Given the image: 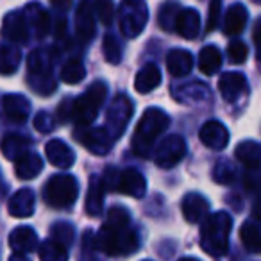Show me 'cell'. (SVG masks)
<instances>
[{"label":"cell","mask_w":261,"mask_h":261,"mask_svg":"<svg viewBox=\"0 0 261 261\" xmlns=\"http://www.w3.org/2000/svg\"><path fill=\"white\" fill-rule=\"evenodd\" d=\"M45 154H47V160L58 168H70L75 161V154L61 140H50L45 145Z\"/></svg>","instance_id":"cell-22"},{"label":"cell","mask_w":261,"mask_h":261,"mask_svg":"<svg viewBox=\"0 0 261 261\" xmlns=\"http://www.w3.org/2000/svg\"><path fill=\"white\" fill-rule=\"evenodd\" d=\"M23 18H25L27 25L33 27V31L36 33L38 38H45L50 33V16L38 2H31V4L25 6Z\"/></svg>","instance_id":"cell-18"},{"label":"cell","mask_w":261,"mask_h":261,"mask_svg":"<svg viewBox=\"0 0 261 261\" xmlns=\"http://www.w3.org/2000/svg\"><path fill=\"white\" fill-rule=\"evenodd\" d=\"M170 125L168 115L160 108H149L136 123L135 136H133V152L140 158H147L152 152L156 140L163 135Z\"/></svg>","instance_id":"cell-1"},{"label":"cell","mask_w":261,"mask_h":261,"mask_svg":"<svg viewBox=\"0 0 261 261\" xmlns=\"http://www.w3.org/2000/svg\"><path fill=\"white\" fill-rule=\"evenodd\" d=\"M240 240H242L243 247L249 252L259 254L261 250V238H259V227L254 222H245L240 229Z\"/></svg>","instance_id":"cell-34"},{"label":"cell","mask_w":261,"mask_h":261,"mask_svg":"<svg viewBox=\"0 0 261 261\" xmlns=\"http://www.w3.org/2000/svg\"><path fill=\"white\" fill-rule=\"evenodd\" d=\"M9 247H11L15 254H23V256L36 250L38 247L36 231L33 227H27V225L13 229V232L9 234Z\"/></svg>","instance_id":"cell-19"},{"label":"cell","mask_w":261,"mask_h":261,"mask_svg":"<svg viewBox=\"0 0 261 261\" xmlns=\"http://www.w3.org/2000/svg\"><path fill=\"white\" fill-rule=\"evenodd\" d=\"M174 97L181 102H197L210 97V90L202 83H192L186 84V86H179L174 91Z\"/></svg>","instance_id":"cell-33"},{"label":"cell","mask_w":261,"mask_h":261,"mask_svg":"<svg viewBox=\"0 0 261 261\" xmlns=\"http://www.w3.org/2000/svg\"><path fill=\"white\" fill-rule=\"evenodd\" d=\"M43 197L47 200L48 206L61 210V207H68L79 197V185L72 175L59 174L52 175L47 181L43 190Z\"/></svg>","instance_id":"cell-6"},{"label":"cell","mask_w":261,"mask_h":261,"mask_svg":"<svg viewBox=\"0 0 261 261\" xmlns=\"http://www.w3.org/2000/svg\"><path fill=\"white\" fill-rule=\"evenodd\" d=\"M199 138L207 149L211 150H224L229 143V130L218 120H210L200 127Z\"/></svg>","instance_id":"cell-12"},{"label":"cell","mask_w":261,"mask_h":261,"mask_svg":"<svg viewBox=\"0 0 261 261\" xmlns=\"http://www.w3.org/2000/svg\"><path fill=\"white\" fill-rule=\"evenodd\" d=\"M41 170H43V160L34 152L23 154L20 160L15 161L16 177L22 179V181H29V179L38 177L41 174Z\"/></svg>","instance_id":"cell-23"},{"label":"cell","mask_w":261,"mask_h":261,"mask_svg":"<svg viewBox=\"0 0 261 261\" xmlns=\"http://www.w3.org/2000/svg\"><path fill=\"white\" fill-rule=\"evenodd\" d=\"M236 160L240 161V163H243L247 168H250V170H257V167H259V161H261V156H259V145H257V142H252V140H249V142H242L238 147H236Z\"/></svg>","instance_id":"cell-30"},{"label":"cell","mask_w":261,"mask_h":261,"mask_svg":"<svg viewBox=\"0 0 261 261\" xmlns=\"http://www.w3.org/2000/svg\"><path fill=\"white\" fill-rule=\"evenodd\" d=\"M147 22H149V9L142 0H123L118 9V23L123 36H140Z\"/></svg>","instance_id":"cell-7"},{"label":"cell","mask_w":261,"mask_h":261,"mask_svg":"<svg viewBox=\"0 0 261 261\" xmlns=\"http://www.w3.org/2000/svg\"><path fill=\"white\" fill-rule=\"evenodd\" d=\"M167 68L174 77L188 75L193 68L192 54L188 50H182V48H174L167 56Z\"/></svg>","instance_id":"cell-24"},{"label":"cell","mask_w":261,"mask_h":261,"mask_svg":"<svg viewBox=\"0 0 261 261\" xmlns=\"http://www.w3.org/2000/svg\"><path fill=\"white\" fill-rule=\"evenodd\" d=\"M254 2H256V4H257V2H259V0H254Z\"/></svg>","instance_id":"cell-48"},{"label":"cell","mask_w":261,"mask_h":261,"mask_svg":"<svg viewBox=\"0 0 261 261\" xmlns=\"http://www.w3.org/2000/svg\"><path fill=\"white\" fill-rule=\"evenodd\" d=\"M179 36L185 40H195L200 33V15L195 9H179L177 18H175V27Z\"/></svg>","instance_id":"cell-20"},{"label":"cell","mask_w":261,"mask_h":261,"mask_svg":"<svg viewBox=\"0 0 261 261\" xmlns=\"http://www.w3.org/2000/svg\"><path fill=\"white\" fill-rule=\"evenodd\" d=\"M133 113H135V104L130 102V98L127 95L115 97V100L111 102V106L108 109V125H106V129H108L113 140H118L123 135Z\"/></svg>","instance_id":"cell-9"},{"label":"cell","mask_w":261,"mask_h":261,"mask_svg":"<svg viewBox=\"0 0 261 261\" xmlns=\"http://www.w3.org/2000/svg\"><path fill=\"white\" fill-rule=\"evenodd\" d=\"M73 138L86 150L95 154V156H106L111 150L113 142H115L106 127H90V125H81L73 133Z\"/></svg>","instance_id":"cell-8"},{"label":"cell","mask_w":261,"mask_h":261,"mask_svg":"<svg viewBox=\"0 0 261 261\" xmlns=\"http://www.w3.org/2000/svg\"><path fill=\"white\" fill-rule=\"evenodd\" d=\"M95 245L106 256H130V254L140 249V238L136 234V231L129 229V225H125V227L102 225L100 232L95 238Z\"/></svg>","instance_id":"cell-3"},{"label":"cell","mask_w":261,"mask_h":261,"mask_svg":"<svg viewBox=\"0 0 261 261\" xmlns=\"http://www.w3.org/2000/svg\"><path fill=\"white\" fill-rule=\"evenodd\" d=\"M2 109L4 115L8 116L11 122L23 123L31 116V104L23 95L18 93H9L2 98Z\"/></svg>","instance_id":"cell-16"},{"label":"cell","mask_w":261,"mask_h":261,"mask_svg":"<svg viewBox=\"0 0 261 261\" xmlns=\"http://www.w3.org/2000/svg\"><path fill=\"white\" fill-rule=\"evenodd\" d=\"M102 50H104V58L111 65H118L122 61V47H120L118 40L113 34H108L102 41Z\"/></svg>","instance_id":"cell-36"},{"label":"cell","mask_w":261,"mask_h":261,"mask_svg":"<svg viewBox=\"0 0 261 261\" xmlns=\"http://www.w3.org/2000/svg\"><path fill=\"white\" fill-rule=\"evenodd\" d=\"M38 249V256L43 261H63L68 257V250H66V245H63L61 242L50 238L47 242H43Z\"/></svg>","instance_id":"cell-32"},{"label":"cell","mask_w":261,"mask_h":261,"mask_svg":"<svg viewBox=\"0 0 261 261\" xmlns=\"http://www.w3.org/2000/svg\"><path fill=\"white\" fill-rule=\"evenodd\" d=\"M161 84V72L154 63L145 65L138 73H136L135 79V90L138 93H150L154 88H158Z\"/></svg>","instance_id":"cell-27"},{"label":"cell","mask_w":261,"mask_h":261,"mask_svg":"<svg viewBox=\"0 0 261 261\" xmlns=\"http://www.w3.org/2000/svg\"><path fill=\"white\" fill-rule=\"evenodd\" d=\"M213 179L220 185H227L234 179V167L227 160H222L215 165L213 168Z\"/></svg>","instance_id":"cell-39"},{"label":"cell","mask_w":261,"mask_h":261,"mask_svg":"<svg viewBox=\"0 0 261 261\" xmlns=\"http://www.w3.org/2000/svg\"><path fill=\"white\" fill-rule=\"evenodd\" d=\"M218 90H220V95L224 100L234 102L247 90V79L240 72H227L218 81Z\"/></svg>","instance_id":"cell-17"},{"label":"cell","mask_w":261,"mask_h":261,"mask_svg":"<svg viewBox=\"0 0 261 261\" xmlns=\"http://www.w3.org/2000/svg\"><path fill=\"white\" fill-rule=\"evenodd\" d=\"M75 34L81 41H90L95 36V11L90 0H81L75 11Z\"/></svg>","instance_id":"cell-14"},{"label":"cell","mask_w":261,"mask_h":261,"mask_svg":"<svg viewBox=\"0 0 261 261\" xmlns=\"http://www.w3.org/2000/svg\"><path fill=\"white\" fill-rule=\"evenodd\" d=\"M72 2L73 0H50L52 8L58 9V11H68L72 8Z\"/></svg>","instance_id":"cell-46"},{"label":"cell","mask_w":261,"mask_h":261,"mask_svg":"<svg viewBox=\"0 0 261 261\" xmlns=\"http://www.w3.org/2000/svg\"><path fill=\"white\" fill-rule=\"evenodd\" d=\"M2 36L13 43H27L29 40V25H27L23 13L11 11L2 20Z\"/></svg>","instance_id":"cell-13"},{"label":"cell","mask_w":261,"mask_h":261,"mask_svg":"<svg viewBox=\"0 0 261 261\" xmlns=\"http://www.w3.org/2000/svg\"><path fill=\"white\" fill-rule=\"evenodd\" d=\"M179 9L181 8H179L177 2H167V4L160 9V25L163 27L165 31H168V33L174 31Z\"/></svg>","instance_id":"cell-37"},{"label":"cell","mask_w":261,"mask_h":261,"mask_svg":"<svg viewBox=\"0 0 261 261\" xmlns=\"http://www.w3.org/2000/svg\"><path fill=\"white\" fill-rule=\"evenodd\" d=\"M129 222H130V215L125 207L116 206L108 211L106 225H109V227H125V225H129Z\"/></svg>","instance_id":"cell-38"},{"label":"cell","mask_w":261,"mask_h":261,"mask_svg":"<svg viewBox=\"0 0 261 261\" xmlns=\"http://www.w3.org/2000/svg\"><path fill=\"white\" fill-rule=\"evenodd\" d=\"M108 95V86L102 81H95L93 84H90L86 91L83 95L72 100L70 106V118L77 123V125H90L93 123V120L97 118L98 111H100L102 104L106 100Z\"/></svg>","instance_id":"cell-4"},{"label":"cell","mask_w":261,"mask_h":261,"mask_svg":"<svg viewBox=\"0 0 261 261\" xmlns=\"http://www.w3.org/2000/svg\"><path fill=\"white\" fill-rule=\"evenodd\" d=\"M222 66V54L215 45H207L199 54V70L204 75H213Z\"/></svg>","instance_id":"cell-29"},{"label":"cell","mask_w":261,"mask_h":261,"mask_svg":"<svg viewBox=\"0 0 261 261\" xmlns=\"http://www.w3.org/2000/svg\"><path fill=\"white\" fill-rule=\"evenodd\" d=\"M181 211L186 222H190V224H199V222H202L204 218L207 217V213H210V204H207V200L204 199L202 195H199V193H188V195H185V199H182Z\"/></svg>","instance_id":"cell-15"},{"label":"cell","mask_w":261,"mask_h":261,"mask_svg":"<svg viewBox=\"0 0 261 261\" xmlns=\"http://www.w3.org/2000/svg\"><path fill=\"white\" fill-rule=\"evenodd\" d=\"M227 56L229 59H231V63H234V65H240V63H243L247 59V56H249V47H247L243 41H232L231 45L227 47Z\"/></svg>","instance_id":"cell-43"},{"label":"cell","mask_w":261,"mask_h":261,"mask_svg":"<svg viewBox=\"0 0 261 261\" xmlns=\"http://www.w3.org/2000/svg\"><path fill=\"white\" fill-rule=\"evenodd\" d=\"M115 192L135 197V199H142L147 192L145 177H143L142 172H138L136 168H125V170L118 172Z\"/></svg>","instance_id":"cell-11"},{"label":"cell","mask_w":261,"mask_h":261,"mask_svg":"<svg viewBox=\"0 0 261 261\" xmlns=\"http://www.w3.org/2000/svg\"><path fill=\"white\" fill-rule=\"evenodd\" d=\"M66 36V22L65 20H59L58 23H56V38H65Z\"/></svg>","instance_id":"cell-47"},{"label":"cell","mask_w":261,"mask_h":261,"mask_svg":"<svg viewBox=\"0 0 261 261\" xmlns=\"http://www.w3.org/2000/svg\"><path fill=\"white\" fill-rule=\"evenodd\" d=\"M232 218L225 211H218L207 217L200 227V249L211 257H222L229 250Z\"/></svg>","instance_id":"cell-2"},{"label":"cell","mask_w":261,"mask_h":261,"mask_svg":"<svg viewBox=\"0 0 261 261\" xmlns=\"http://www.w3.org/2000/svg\"><path fill=\"white\" fill-rule=\"evenodd\" d=\"M218 16H220V0H211L210 13H207V25H206L207 33L218 25Z\"/></svg>","instance_id":"cell-44"},{"label":"cell","mask_w":261,"mask_h":261,"mask_svg":"<svg viewBox=\"0 0 261 261\" xmlns=\"http://www.w3.org/2000/svg\"><path fill=\"white\" fill-rule=\"evenodd\" d=\"M86 77V68H84L81 59H70L63 65L61 81L66 84H77Z\"/></svg>","instance_id":"cell-35"},{"label":"cell","mask_w":261,"mask_h":261,"mask_svg":"<svg viewBox=\"0 0 261 261\" xmlns=\"http://www.w3.org/2000/svg\"><path fill=\"white\" fill-rule=\"evenodd\" d=\"M52 65H54V52L48 48H38L27 59L29 83L40 95H50L56 90Z\"/></svg>","instance_id":"cell-5"},{"label":"cell","mask_w":261,"mask_h":261,"mask_svg":"<svg viewBox=\"0 0 261 261\" xmlns=\"http://www.w3.org/2000/svg\"><path fill=\"white\" fill-rule=\"evenodd\" d=\"M95 15L104 25H109L115 16V8H113V0H97L95 2Z\"/></svg>","instance_id":"cell-41"},{"label":"cell","mask_w":261,"mask_h":261,"mask_svg":"<svg viewBox=\"0 0 261 261\" xmlns=\"http://www.w3.org/2000/svg\"><path fill=\"white\" fill-rule=\"evenodd\" d=\"M186 156V142L182 136L179 135H170L158 145L156 156L154 161L160 168H174L175 165H179V161Z\"/></svg>","instance_id":"cell-10"},{"label":"cell","mask_w":261,"mask_h":261,"mask_svg":"<svg viewBox=\"0 0 261 261\" xmlns=\"http://www.w3.org/2000/svg\"><path fill=\"white\" fill-rule=\"evenodd\" d=\"M31 140L25 136L20 135H8L4 136L2 143H0V150H2V156L9 161H16L23 156V154L29 152Z\"/></svg>","instance_id":"cell-25"},{"label":"cell","mask_w":261,"mask_h":261,"mask_svg":"<svg viewBox=\"0 0 261 261\" xmlns=\"http://www.w3.org/2000/svg\"><path fill=\"white\" fill-rule=\"evenodd\" d=\"M104 182L98 175H93L88 186V195H86V213L90 217H98L104 207Z\"/></svg>","instance_id":"cell-26"},{"label":"cell","mask_w":261,"mask_h":261,"mask_svg":"<svg viewBox=\"0 0 261 261\" xmlns=\"http://www.w3.org/2000/svg\"><path fill=\"white\" fill-rule=\"evenodd\" d=\"M249 18V13L242 4H232L224 18V34L225 36H236L243 31Z\"/></svg>","instance_id":"cell-28"},{"label":"cell","mask_w":261,"mask_h":261,"mask_svg":"<svg viewBox=\"0 0 261 261\" xmlns=\"http://www.w3.org/2000/svg\"><path fill=\"white\" fill-rule=\"evenodd\" d=\"M50 232H52V238L58 240V242H61L63 245H66V247L73 242V227L70 224L58 222V224L52 225Z\"/></svg>","instance_id":"cell-40"},{"label":"cell","mask_w":261,"mask_h":261,"mask_svg":"<svg viewBox=\"0 0 261 261\" xmlns=\"http://www.w3.org/2000/svg\"><path fill=\"white\" fill-rule=\"evenodd\" d=\"M56 127V122L54 118H52L50 113L47 111H38L36 116H34V129L38 130V133H43V135H48V133H52Z\"/></svg>","instance_id":"cell-42"},{"label":"cell","mask_w":261,"mask_h":261,"mask_svg":"<svg viewBox=\"0 0 261 261\" xmlns=\"http://www.w3.org/2000/svg\"><path fill=\"white\" fill-rule=\"evenodd\" d=\"M22 61V52L11 45H2L0 47V73L2 75H11L18 70Z\"/></svg>","instance_id":"cell-31"},{"label":"cell","mask_w":261,"mask_h":261,"mask_svg":"<svg viewBox=\"0 0 261 261\" xmlns=\"http://www.w3.org/2000/svg\"><path fill=\"white\" fill-rule=\"evenodd\" d=\"M70 106H72V98H66V100L59 106V118H61L63 122H66V120L70 118Z\"/></svg>","instance_id":"cell-45"},{"label":"cell","mask_w":261,"mask_h":261,"mask_svg":"<svg viewBox=\"0 0 261 261\" xmlns=\"http://www.w3.org/2000/svg\"><path fill=\"white\" fill-rule=\"evenodd\" d=\"M34 202H36V197L31 188H20L15 195L9 199L8 211L11 217L16 218H27L34 213Z\"/></svg>","instance_id":"cell-21"}]
</instances>
